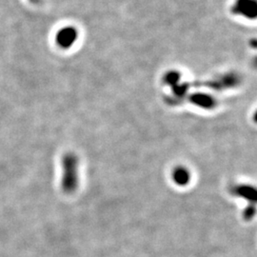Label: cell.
Instances as JSON below:
<instances>
[{
  "instance_id": "3957f363",
  "label": "cell",
  "mask_w": 257,
  "mask_h": 257,
  "mask_svg": "<svg viewBox=\"0 0 257 257\" xmlns=\"http://www.w3.org/2000/svg\"><path fill=\"white\" fill-rule=\"evenodd\" d=\"M173 180L179 186H186L191 181V173L185 167H177L173 171Z\"/></svg>"
},
{
  "instance_id": "6da1fadb",
  "label": "cell",
  "mask_w": 257,
  "mask_h": 257,
  "mask_svg": "<svg viewBox=\"0 0 257 257\" xmlns=\"http://www.w3.org/2000/svg\"><path fill=\"white\" fill-rule=\"evenodd\" d=\"M77 160L73 155H67L63 159L62 187L65 192H73L77 185Z\"/></svg>"
},
{
  "instance_id": "5b68a950",
  "label": "cell",
  "mask_w": 257,
  "mask_h": 257,
  "mask_svg": "<svg viewBox=\"0 0 257 257\" xmlns=\"http://www.w3.org/2000/svg\"><path fill=\"white\" fill-rule=\"evenodd\" d=\"M177 80H178V74H175V73L168 74L165 77V81H167L168 84H171V85H175Z\"/></svg>"
},
{
  "instance_id": "7a4b0ae2",
  "label": "cell",
  "mask_w": 257,
  "mask_h": 257,
  "mask_svg": "<svg viewBox=\"0 0 257 257\" xmlns=\"http://www.w3.org/2000/svg\"><path fill=\"white\" fill-rule=\"evenodd\" d=\"M77 39V32L73 27H65L59 30L55 36L56 44L60 48L67 49L74 45Z\"/></svg>"
},
{
  "instance_id": "277c9868",
  "label": "cell",
  "mask_w": 257,
  "mask_h": 257,
  "mask_svg": "<svg viewBox=\"0 0 257 257\" xmlns=\"http://www.w3.org/2000/svg\"><path fill=\"white\" fill-rule=\"evenodd\" d=\"M193 102L195 105H197L201 108H205V109L212 108L215 104L213 97H211L209 94H203V93L194 94L193 97Z\"/></svg>"
},
{
  "instance_id": "8992f818",
  "label": "cell",
  "mask_w": 257,
  "mask_h": 257,
  "mask_svg": "<svg viewBox=\"0 0 257 257\" xmlns=\"http://www.w3.org/2000/svg\"><path fill=\"white\" fill-rule=\"evenodd\" d=\"M30 1H32V2H37L38 0H30Z\"/></svg>"
}]
</instances>
